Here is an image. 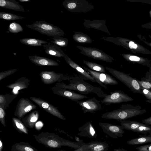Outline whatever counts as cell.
Instances as JSON below:
<instances>
[{
  "instance_id": "6da1fadb",
  "label": "cell",
  "mask_w": 151,
  "mask_h": 151,
  "mask_svg": "<svg viewBox=\"0 0 151 151\" xmlns=\"http://www.w3.org/2000/svg\"><path fill=\"white\" fill-rule=\"evenodd\" d=\"M70 83L66 84L63 82H58L55 86L60 88L77 91L83 95L94 93L98 96L103 98L104 93L99 87H95L84 81L78 76L68 79Z\"/></svg>"
},
{
  "instance_id": "7a4b0ae2",
  "label": "cell",
  "mask_w": 151,
  "mask_h": 151,
  "mask_svg": "<svg viewBox=\"0 0 151 151\" xmlns=\"http://www.w3.org/2000/svg\"><path fill=\"white\" fill-rule=\"evenodd\" d=\"M146 112L147 110L145 109H142L140 106H134L127 104H122L119 109L102 114L101 117L103 119L116 120L119 121L142 114Z\"/></svg>"
},
{
  "instance_id": "3957f363",
  "label": "cell",
  "mask_w": 151,
  "mask_h": 151,
  "mask_svg": "<svg viewBox=\"0 0 151 151\" xmlns=\"http://www.w3.org/2000/svg\"><path fill=\"white\" fill-rule=\"evenodd\" d=\"M26 26L50 37H61L64 34V31L60 28L44 21H36L32 24Z\"/></svg>"
},
{
  "instance_id": "277c9868",
  "label": "cell",
  "mask_w": 151,
  "mask_h": 151,
  "mask_svg": "<svg viewBox=\"0 0 151 151\" xmlns=\"http://www.w3.org/2000/svg\"><path fill=\"white\" fill-rule=\"evenodd\" d=\"M105 68L113 76L126 85L133 93L142 94V88L137 79L122 72L106 66Z\"/></svg>"
},
{
  "instance_id": "5b68a950",
  "label": "cell",
  "mask_w": 151,
  "mask_h": 151,
  "mask_svg": "<svg viewBox=\"0 0 151 151\" xmlns=\"http://www.w3.org/2000/svg\"><path fill=\"white\" fill-rule=\"evenodd\" d=\"M62 4L68 10L74 12H86L95 8L93 4L86 0H65Z\"/></svg>"
},
{
  "instance_id": "8992f818",
  "label": "cell",
  "mask_w": 151,
  "mask_h": 151,
  "mask_svg": "<svg viewBox=\"0 0 151 151\" xmlns=\"http://www.w3.org/2000/svg\"><path fill=\"white\" fill-rule=\"evenodd\" d=\"M81 50L80 53L92 58L109 63H113L114 59L102 50L94 47L77 46Z\"/></svg>"
},
{
  "instance_id": "52a82bcc",
  "label": "cell",
  "mask_w": 151,
  "mask_h": 151,
  "mask_svg": "<svg viewBox=\"0 0 151 151\" xmlns=\"http://www.w3.org/2000/svg\"><path fill=\"white\" fill-rule=\"evenodd\" d=\"M103 98L104 99L100 101L106 105L131 101L133 100L132 98L120 90L111 92L109 94L104 93Z\"/></svg>"
},
{
  "instance_id": "ba28073f",
  "label": "cell",
  "mask_w": 151,
  "mask_h": 151,
  "mask_svg": "<svg viewBox=\"0 0 151 151\" xmlns=\"http://www.w3.org/2000/svg\"><path fill=\"white\" fill-rule=\"evenodd\" d=\"M83 69L95 79L96 83L100 86L107 89L106 85H115L118 82L113 77L106 73H103L92 70L84 66Z\"/></svg>"
},
{
  "instance_id": "9c48e42d",
  "label": "cell",
  "mask_w": 151,
  "mask_h": 151,
  "mask_svg": "<svg viewBox=\"0 0 151 151\" xmlns=\"http://www.w3.org/2000/svg\"><path fill=\"white\" fill-rule=\"evenodd\" d=\"M36 108L37 106L27 98H22L18 102L14 114L20 119L28 112Z\"/></svg>"
},
{
  "instance_id": "30bf717a",
  "label": "cell",
  "mask_w": 151,
  "mask_h": 151,
  "mask_svg": "<svg viewBox=\"0 0 151 151\" xmlns=\"http://www.w3.org/2000/svg\"><path fill=\"white\" fill-rule=\"evenodd\" d=\"M99 124L104 133L113 138L122 137L125 132L124 128L121 125L102 122H99Z\"/></svg>"
},
{
  "instance_id": "8fae6325",
  "label": "cell",
  "mask_w": 151,
  "mask_h": 151,
  "mask_svg": "<svg viewBox=\"0 0 151 151\" xmlns=\"http://www.w3.org/2000/svg\"><path fill=\"white\" fill-rule=\"evenodd\" d=\"M30 99L39 107L48 113L61 119L65 120V118L57 108L47 102L40 98L34 97H30Z\"/></svg>"
},
{
  "instance_id": "7c38bea8",
  "label": "cell",
  "mask_w": 151,
  "mask_h": 151,
  "mask_svg": "<svg viewBox=\"0 0 151 151\" xmlns=\"http://www.w3.org/2000/svg\"><path fill=\"white\" fill-rule=\"evenodd\" d=\"M40 76L42 82L45 84H50L56 82L69 79L62 73H56L53 71H41Z\"/></svg>"
},
{
  "instance_id": "4fadbf2b",
  "label": "cell",
  "mask_w": 151,
  "mask_h": 151,
  "mask_svg": "<svg viewBox=\"0 0 151 151\" xmlns=\"http://www.w3.org/2000/svg\"><path fill=\"white\" fill-rule=\"evenodd\" d=\"M81 106L85 114L87 113H93L101 109L99 101L95 97L85 101H76Z\"/></svg>"
},
{
  "instance_id": "5bb4252c",
  "label": "cell",
  "mask_w": 151,
  "mask_h": 151,
  "mask_svg": "<svg viewBox=\"0 0 151 151\" xmlns=\"http://www.w3.org/2000/svg\"><path fill=\"white\" fill-rule=\"evenodd\" d=\"M51 89L54 94L76 102L88 98V97L84 95L76 93L73 91L60 88L55 86L52 87Z\"/></svg>"
},
{
  "instance_id": "9a60e30c",
  "label": "cell",
  "mask_w": 151,
  "mask_h": 151,
  "mask_svg": "<svg viewBox=\"0 0 151 151\" xmlns=\"http://www.w3.org/2000/svg\"><path fill=\"white\" fill-rule=\"evenodd\" d=\"M64 58L67 64L76 70L79 75V76L83 80H89L92 82L96 83V80L93 77L86 71L83 68L73 61L67 55H65Z\"/></svg>"
},
{
  "instance_id": "2e32d148",
  "label": "cell",
  "mask_w": 151,
  "mask_h": 151,
  "mask_svg": "<svg viewBox=\"0 0 151 151\" xmlns=\"http://www.w3.org/2000/svg\"><path fill=\"white\" fill-rule=\"evenodd\" d=\"M79 145L83 151H104L108 150L109 147L107 143L98 141L87 143L80 142Z\"/></svg>"
},
{
  "instance_id": "e0dca14e",
  "label": "cell",
  "mask_w": 151,
  "mask_h": 151,
  "mask_svg": "<svg viewBox=\"0 0 151 151\" xmlns=\"http://www.w3.org/2000/svg\"><path fill=\"white\" fill-rule=\"evenodd\" d=\"M29 58L32 63L39 66H57L59 65L58 63L55 61L43 57L38 55L29 56Z\"/></svg>"
},
{
  "instance_id": "ac0fdd59",
  "label": "cell",
  "mask_w": 151,
  "mask_h": 151,
  "mask_svg": "<svg viewBox=\"0 0 151 151\" xmlns=\"http://www.w3.org/2000/svg\"><path fill=\"white\" fill-rule=\"evenodd\" d=\"M83 24L88 29H94L105 32L111 35L106 25V21L102 20L90 21L84 19Z\"/></svg>"
},
{
  "instance_id": "d6986e66",
  "label": "cell",
  "mask_w": 151,
  "mask_h": 151,
  "mask_svg": "<svg viewBox=\"0 0 151 151\" xmlns=\"http://www.w3.org/2000/svg\"><path fill=\"white\" fill-rule=\"evenodd\" d=\"M78 135L89 138H96L97 134L91 122H86L79 128Z\"/></svg>"
},
{
  "instance_id": "ffe728a7",
  "label": "cell",
  "mask_w": 151,
  "mask_h": 151,
  "mask_svg": "<svg viewBox=\"0 0 151 151\" xmlns=\"http://www.w3.org/2000/svg\"><path fill=\"white\" fill-rule=\"evenodd\" d=\"M43 46L46 54L55 57H64L66 54L60 47L56 45H52L50 42L43 45Z\"/></svg>"
},
{
  "instance_id": "44dd1931",
  "label": "cell",
  "mask_w": 151,
  "mask_h": 151,
  "mask_svg": "<svg viewBox=\"0 0 151 151\" xmlns=\"http://www.w3.org/2000/svg\"><path fill=\"white\" fill-rule=\"evenodd\" d=\"M0 6L10 10L24 12L23 7L15 0H0Z\"/></svg>"
},
{
  "instance_id": "7402d4cb",
  "label": "cell",
  "mask_w": 151,
  "mask_h": 151,
  "mask_svg": "<svg viewBox=\"0 0 151 151\" xmlns=\"http://www.w3.org/2000/svg\"><path fill=\"white\" fill-rule=\"evenodd\" d=\"M30 80L25 77H22L18 79L14 83L8 85L6 87L13 89L14 91H17L28 88L30 84Z\"/></svg>"
},
{
  "instance_id": "603a6c76",
  "label": "cell",
  "mask_w": 151,
  "mask_h": 151,
  "mask_svg": "<svg viewBox=\"0 0 151 151\" xmlns=\"http://www.w3.org/2000/svg\"><path fill=\"white\" fill-rule=\"evenodd\" d=\"M20 41L24 45L37 47L43 46V45L48 43V42L43 40L31 38H22Z\"/></svg>"
},
{
  "instance_id": "cb8c5ba5",
  "label": "cell",
  "mask_w": 151,
  "mask_h": 151,
  "mask_svg": "<svg viewBox=\"0 0 151 151\" xmlns=\"http://www.w3.org/2000/svg\"><path fill=\"white\" fill-rule=\"evenodd\" d=\"M151 143V136L140 135L136 138L127 141V143L130 145H139Z\"/></svg>"
},
{
  "instance_id": "d4e9b609",
  "label": "cell",
  "mask_w": 151,
  "mask_h": 151,
  "mask_svg": "<svg viewBox=\"0 0 151 151\" xmlns=\"http://www.w3.org/2000/svg\"><path fill=\"white\" fill-rule=\"evenodd\" d=\"M119 122L124 129L131 130L133 132L139 127L144 124L142 123L131 120H124Z\"/></svg>"
},
{
  "instance_id": "484cf974",
  "label": "cell",
  "mask_w": 151,
  "mask_h": 151,
  "mask_svg": "<svg viewBox=\"0 0 151 151\" xmlns=\"http://www.w3.org/2000/svg\"><path fill=\"white\" fill-rule=\"evenodd\" d=\"M73 38L79 43L89 44L92 42V40L88 35L80 32H75L73 36Z\"/></svg>"
},
{
  "instance_id": "4316f807",
  "label": "cell",
  "mask_w": 151,
  "mask_h": 151,
  "mask_svg": "<svg viewBox=\"0 0 151 151\" xmlns=\"http://www.w3.org/2000/svg\"><path fill=\"white\" fill-rule=\"evenodd\" d=\"M14 94H7L0 95V106L4 109H6L9 106V104L17 97Z\"/></svg>"
},
{
  "instance_id": "83f0119b",
  "label": "cell",
  "mask_w": 151,
  "mask_h": 151,
  "mask_svg": "<svg viewBox=\"0 0 151 151\" xmlns=\"http://www.w3.org/2000/svg\"><path fill=\"white\" fill-rule=\"evenodd\" d=\"M83 63L86 65L89 69L94 71L106 73V69L103 66L93 62L83 60Z\"/></svg>"
},
{
  "instance_id": "f1b7e54d",
  "label": "cell",
  "mask_w": 151,
  "mask_h": 151,
  "mask_svg": "<svg viewBox=\"0 0 151 151\" xmlns=\"http://www.w3.org/2000/svg\"><path fill=\"white\" fill-rule=\"evenodd\" d=\"M25 18L24 17L19 16L12 13L3 12H0V19L7 20H15L22 19Z\"/></svg>"
},
{
  "instance_id": "f546056e",
  "label": "cell",
  "mask_w": 151,
  "mask_h": 151,
  "mask_svg": "<svg viewBox=\"0 0 151 151\" xmlns=\"http://www.w3.org/2000/svg\"><path fill=\"white\" fill-rule=\"evenodd\" d=\"M23 31V29L19 24L13 22L10 23L9 25L6 32L8 33H17Z\"/></svg>"
},
{
  "instance_id": "4dcf8cb0",
  "label": "cell",
  "mask_w": 151,
  "mask_h": 151,
  "mask_svg": "<svg viewBox=\"0 0 151 151\" xmlns=\"http://www.w3.org/2000/svg\"><path fill=\"white\" fill-rule=\"evenodd\" d=\"M52 38L53 40L51 41L50 42L60 47H66L68 45V40L67 38L57 37H52Z\"/></svg>"
},
{
  "instance_id": "1f68e13d",
  "label": "cell",
  "mask_w": 151,
  "mask_h": 151,
  "mask_svg": "<svg viewBox=\"0 0 151 151\" xmlns=\"http://www.w3.org/2000/svg\"><path fill=\"white\" fill-rule=\"evenodd\" d=\"M39 116L38 112L36 111H33L26 116V122L29 125H33L38 120Z\"/></svg>"
},
{
  "instance_id": "d6a6232c",
  "label": "cell",
  "mask_w": 151,
  "mask_h": 151,
  "mask_svg": "<svg viewBox=\"0 0 151 151\" xmlns=\"http://www.w3.org/2000/svg\"><path fill=\"white\" fill-rule=\"evenodd\" d=\"M133 132L146 134L151 132V126L144 124L134 130Z\"/></svg>"
},
{
  "instance_id": "836d02e7",
  "label": "cell",
  "mask_w": 151,
  "mask_h": 151,
  "mask_svg": "<svg viewBox=\"0 0 151 151\" xmlns=\"http://www.w3.org/2000/svg\"><path fill=\"white\" fill-rule=\"evenodd\" d=\"M12 120L14 124L19 130L25 133H27V129L22 123L18 119L13 118Z\"/></svg>"
},
{
  "instance_id": "e575fe53",
  "label": "cell",
  "mask_w": 151,
  "mask_h": 151,
  "mask_svg": "<svg viewBox=\"0 0 151 151\" xmlns=\"http://www.w3.org/2000/svg\"><path fill=\"white\" fill-rule=\"evenodd\" d=\"M17 70V69H13L0 72V81L3 79L4 78L14 73Z\"/></svg>"
},
{
  "instance_id": "d590c367",
  "label": "cell",
  "mask_w": 151,
  "mask_h": 151,
  "mask_svg": "<svg viewBox=\"0 0 151 151\" xmlns=\"http://www.w3.org/2000/svg\"><path fill=\"white\" fill-rule=\"evenodd\" d=\"M141 88L151 89V82L138 80Z\"/></svg>"
},
{
  "instance_id": "8d00e7d4",
  "label": "cell",
  "mask_w": 151,
  "mask_h": 151,
  "mask_svg": "<svg viewBox=\"0 0 151 151\" xmlns=\"http://www.w3.org/2000/svg\"><path fill=\"white\" fill-rule=\"evenodd\" d=\"M136 149L138 151H151V143L140 146Z\"/></svg>"
},
{
  "instance_id": "74e56055",
  "label": "cell",
  "mask_w": 151,
  "mask_h": 151,
  "mask_svg": "<svg viewBox=\"0 0 151 151\" xmlns=\"http://www.w3.org/2000/svg\"><path fill=\"white\" fill-rule=\"evenodd\" d=\"M5 111L2 107L0 106V120L2 124L5 126Z\"/></svg>"
},
{
  "instance_id": "f35d334b",
  "label": "cell",
  "mask_w": 151,
  "mask_h": 151,
  "mask_svg": "<svg viewBox=\"0 0 151 151\" xmlns=\"http://www.w3.org/2000/svg\"><path fill=\"white\" fill-rule=\"evenodd\" d=\"M142 94L148 100H151V91L149 89L142 88Z\"/></svg>"
},
{
  "instance_id": "ab89813d",
  "label": "cell",
  "mask_w": 151,
  "mask_h": 151,
  "mask_svg": "<svg viewBox=\"0 0 151 151\" xmlns=\"http://www.w3.org/2000/svg\"><path fill=\"white\" fill-rule=\"evenodd\" d=\"M48 145L50 147H55L58 145V143L56 141L50 140L47 142Z\"/></svg>"
},
{
  "instance_id": "60d3db41",
  "label": "cell",
  "mask_w": 151,
  "mask_h": 151,
  "mask_svg": "<svg viewBox=\"0 0 151 151\" xmlns=\"http://www.w3.org/2000/svg\"><path fill=\"white\" fill-rule=\"evenodd\" d=\"M142 123L147 125H151V116L142 120Z\"/></svg>"
},
{
  "instance_id": "b9f144b4",
  "label": "cell",
  "mask_w": 151,
  "mask_h": 151,
  "mask_svg": "<svg viewBox=\"0 0 151 151\" xmlns=\"http://www.w3.org/2000/svg\"><path fill=\"white\" fill-rule=\"evenodd\" d=\"M129 60L131 61L139 62L140 61V59L139 57L135 56H130L129 57Z\"/></svg>"
},
{
  "instance_id": "7bdbcfd3",
  "label": "cell",
  "mask_w": 151,
  "mask_h": 151,
  "mask_svg": "<svg viewBox=\"0 0 151 151\" xmlns=\"http://www.w3.org/2000/svg\"><path fill=\"white\" fill-rule=\"evenodd\" d=\"M129 45L131 49H136L137 47V45L132 41H130L129 42Z\"/></svg>"
},
{
  "instance_id": "ee69618b",
  "label": "cell",
  "mask_w": 151,
  "mask_h": 151,
  "mask_svg": "<svg viewBox=\"0 0 151 151\" xmlns=\"http://www.w3.org/2000/svg\"><path fill=\"white\" fill-rule=\"evenodd\" d=\"M114 151H128L123 148H115L114 150Z\"/></svg>"
},
{
  "instance_id": "f6af8a7d",
  "label": "cell",
  "mask_w": 151,
  "mask_h": 151,
  "mask_svg": "<svg viewBox=\"0 0 151 151\" xmlns=\"http://www.w3.org/2000/svg\"><path fill=\"white\" fill-rule=\"evenodd\" d=\"M25 151H34L32 149L29 147H26L24 148Z\"/></svg>"
},
{
  "instance_id": "bcb514c9",
  "label": "cell",
  "mask_w": 151,
  "mask_h": 151,
  "mask_svg": "<svg viewBox=\"0 0 151 151\" xmlns=\"http://www.w3.org/2000/svg\"><path fill=\"white\" fill-rule=\"evenodd\" d=\"M21 2H29L30 0H18Z\"/></svg>"
},
{
  "instance_id": "7dc6e473",
  "label": "cell",
  "mask_w": 151,
  "mask_h": 151,
  "mask_svg": "<svg viewBox=\"0 0 151 151\" xmlns=\"http://www.w3.org/2000/svg\"><path fill=\"white\" fill-rule=\"evenodd\" d=\"M74 151H83V150L81 147H79V148L75 149Z\"/></svg>"
},
{
  "instance_id": "c3c4849f",
  "label": "cell",
  "mask_w": 151,
  "mask_h": 151,
  "mask_svg": "<svg viewBox=\"0 0 151 151\" xmlns=\"http://www.w3.org/2000/svg\"><path fill=\"white\" fill-rule=\"evenodd\" d=\"M40 125H42V124L40 123V122H39L37 123L36 124V126L37 127L39 126Z\"/></svg>"
},
{
  "instance_id": "681fc988",
  "label": "cell",
  "mask_w": 151,
  "mask_h": 151,
  "mask_svg": "<svg viewBox=\"0 0 151 151\" xmlns=\"http://www.w3.org/2000/svg\"><path fill=\"white\" fill-rule=\"evenodd\" d=\"M2 143L1 141H0V151H1V147L2 146Z\"/></svg>"
},
{
  "instance_id": "f907efd6",
  "label": "cell",
  "mask_w": 151,
  "mask_h": 151,
  "mask_svg": "<svg viewBox=\"0 0 151 151\" xmlns=\"http://www.w3.org/2000/svg\"><path fill=\"white\" fill-rule=\"evenodd\" d=\"M146 102L149 103H151V100H146Z\"/></svg>"
},
{
  "instance_id": "816d5d0a",
  "label": "cell",
  "mask_w": 151,
  "mask_h": 151,
  "mask_svg": "<svg viewBox=\"0 0 151 151\" xmlns=\"http://www.w3.org/2000/svg\"><path fill=\"white\" fill-rule=\"evenodd\" d=\"M149 134V135L151 136V132Z\"/></svg>"
},
{
  "instance_id": "f5cc1de1",
  "label": "cell",
  "mask_w": 151,
  "mask_h": 151,
  "mask_svg": "<svg viewBox=\"0 0 151 151\" xmlns=\"http://www.w3.org/2000/svg\"><path fill=\"white\" fill-rule=\"evenodd\" d=\"M108 151V150H106V151Z\"/></svg>"
}]
</instances>
